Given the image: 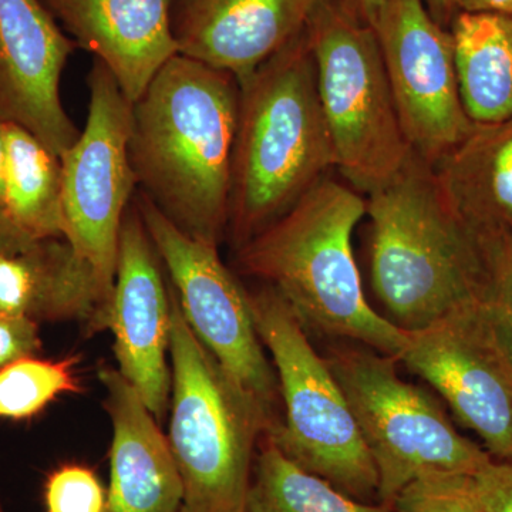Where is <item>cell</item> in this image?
Returning a JSON list of instances; mask_svg holds the SVG:
<instances>
[{
  "instance_id": "obj_1",
  "label": "cell",
  "mask_w": 512,
  "mask_h": 512,
  "mask_svg": "<svg viewBox=\"0 0 512 512\" xmlns=\"http://www.w3.org/2000/svg\"><path fill=\"white\" fill-rule=\"evenodd\" d=\"M238 113L237 79L183 55L133 103L138 191L185 235L215 247L227 237Z\"/></svg>"
},
{
  "instance_id": "obj_2",
  "label": "cell",
  "mask_w": 512,
  "mask_h": 512,
  "mask_svg": "<svg viewBox=\"0 0 512 512\" xmlns=\"http://www.w3.org/2000/svg\"><path fill=\"white\" fill-rule=\"evenodd\" d=\"M366 198L323 178L291 210L235 251L242 275L271 286L306 332L359 343L399 360L409 332L367 301L353 252Z\"/></svg>"
},
{
  "instance_id": "obj_3",
  "label": "cell",
  "mask_w": 512,
  "mask_h": 512,
  "mask_svg": "<svg viewBox=\"0 0 512 512\" xmlns=\"http://www.w3.org/2000/svg\"><path fill=\"white\" fill-rule=\"evenodd\" d=\"M335 168L306 29L239 83L227 235L235 251Z\"/></svg>"
},
{
  "instance_id": "obj_4",
  "label": "cell",
  "mask_w": 512,
  "mask_h": 512,
  "mask_svg": "<svg viewBox=\"0 0 512 512\" xmlns=\"http://www.w3.org/2000/svg\"><path fill=\"white\" fill-rule=\"evenodd\" d=\"M373 292L406 332L478 299L480 252L440 190L434 167L413 153L400 173L367 195Z\"/></svg>"
},
{
  "instance_id": "obj_5",
  "label": "cell",
  "mask_w": 512,
  "mask_h": 512,
  "mask_svg": "<svg viewBox=\"0 0 512 512\" xmlns=\"http://www.w3.org/2000/svg\"><path fill=\"white\" fill-rule=\"evenodd\" d=\"M170 441L181 480V512H245L256 450L274 430L264 410L232 382L194 335L173 285Z\"/></svg>"
},
{
  "instance_id": "obj_6",
  "label": "cell",
  "mask_w": 512,
  "mask_h": 512,
  "mask_svg": "<svg viewBox=\"0 0 512 512\" xmlns=\"http://www.w3.org/2000/svg\"><path fill=\"white\" fill-rule=\"evenodd\" d=\"M248 298L284 407L281 423L268 436L296 466L357 501L375 503V463L325 356L275 289L264 285L248 291Z\"/></svg>"
},
{
  "instance_id": "obj_7",
  "label": "cell",
  "mask_w": 512,
  "mask_h": 512,
  "mask_svg": "<svg viewBox=\"0 0 512 512\" xmlns=\"http://www.w3.org/2000/svg\"><path fill=\"white\" fill-rule=\"evenodd\" d=\"M342 387L370 457L377 503L392 504L407 484L431 471L477 474L493 458L458 433L439 400L397 372L396 357L359 343H335L325 355Z\"/></svg>"
},
{
  "instance_id": "obj_8",
  "label": "cell",
  "mask_w": 512,
  "mask_h": 512,
  "mask_svg": "<svg viewBox=\"0 0 512 512\" xmlns=\"http://www.w3.org/2000/svg\"><path fill=\"white\" fill-rule=\"evenodd\" d=\"M306 36L335 168L367 197L393 180L413 154L375 30L325 0L309 20Z\"/></svg>"
},
{
  "instance_id": "obj_9",
  "label": "cell",
  "mask_w": 512,
  "mask_h": 512,
  "mask_svg": "<svg viewBox=\"0 0 512 512\" xmlns=\"http://www.w3.org/2000/svg\"><path fill=\"white\" fill-rule=\"evenodd\" d=\"M134 201L185 322L232 382L264 410L275 430L282 419L281 394L256 330L248 289L222 262L218 247L185 235L140 191Z\"/></svg>"
},
{
  "instance_id": "obj_10",
  "label": "cell",
  "mask_w": 512,
  "mask_h": 512,
  "mask_svg": "<svg viewBox=\"0 0 512 512\" xmlns=\"http://www.w3.org/2000/svg\"><path fill=\"white\" fill-rule=\"evenodd\" d=\"M89 90L86 124L60 157L64 239L111 303L121 228L137 188L128 151L133 103L96 59Z\"/></svg>"
},
{
  "instance_id": "obj_11",
  "label": "cell",
  "mask_w": 512,
  "mask_h": 512,
  "mask_svg": "<svg viewBox=\"0 0 512 512\" xmlns=\"http://www.w3.org/2000/svg\"><path fill=\"white\" fill-rule=\"evenodd\" d=\"M493 460L512 461V355L478 299L409 332L399 357Z\"/></svg>"
},
{
  "instance_id": "obj_12",
  "label": "cell",
  "mask_w": 512,
  "mask_h": 512,
  "mask_svg": "<svg viewBox=\"0 0 512 512\" xmlns=\"http://www.w3.org/2000/svg\"><path fill=\"white\" fill-rule=\"evenodd\" d=\"M373 30L407 143L436 167L476 126L461 100L450 29L423 0H386Z\"/></svg>"
},
{
  "instance_id": "obj_13",
  "label": "cell",
  "mask_w": 512,
  "mask_h": 512,
  "mask_svg": "<svg viewBox=\"0 0 512 512\" xmlns=\"http://www.w3.org/2000/svg\"><path fill=\"white\" fill-rule=\"evenodd\" d=\"M164 265L136 201L121 228L109 329L119 372L140 394L158 423L170 410L171 299Z\"/></svg>"
},
{
  "instance_id": "obj_14",
  "label": "cell",
  "mask_w": 512,
  "mask_h": 512,
  "mask_svg": "<svg viewBox=\"0 0 512 512\" xmlns=\"http://www.w3.org/2000/svg\"><path fill=\"white\" fill-rule=\"evenodd\" d=\"M76 47L42 0H0V120L25 128L59 157L80 136L60 96Z\"/></svg>"
},
{
  "instance_id": "obj_15",
  "label": "cell",
  "mask_w": 512,
  "mask_h": 512,
  "mask_svg": "<svg viewBox=\"0 0 512 512\" xmlns=\"http://www.w3.org/2000/svg\"><path fill=\"white\" fill-rule=\"evenodd\" d=\"M325 0H173L180 55L231 73L238 84L301 35Z\"/></svg>"
},
{
  "instance_id": "obj_16",
  "label": "cell",
  "mask_w": 512,
  "mask_h": 512,
  "mask_svg": "<svg viewBox=\"0 0 512 512\" xmlns=\"http://www.w3.org/2000/svg\"><path fill=\"white\" fill-rule=\"evenodd\" d=\"M77 47L93 53L131 103L180 55L173 0H42Z\"/></svg>"
},
{
  "instance_id": "obj_17",
  "label": "cell",
  "mask_w": 512,
  "mask_h": 512,
  "mask_svg": "<svg viewBox=\"0 0 512 512\" xmlns=\"http://www.w3.org/2000/svg\"><path fill=\"white\" fill-rule=\"evenodd\" d=\"M113 440L107 512H181L184 485L170 441L133 386L101 367Z\"/></svg>"
},
{
  "instance_id": "obj_18",
  "label": "cell",
  "mask_w": 512,
  "mask_h": 512,
  "mask_svg": "<svg viewBox=\"0 0 512 512\" xmlns=\"http://www.w3.org/2000/svg\"><path fill=\"white\" fill-rule=\"evenodd\" d=\"M0 315L32 322L76 320L109 330L110 299L64 238L35 239L0 252Z\"/></svg>"
},
{
  "instance_id": "obj_19",
  "label": "cell",
  "mask_w": 512,
  "mask_h": 512,
  "mask_svg": "<svg viewBox=\"0 0 512 512\" xmlns=\"http://www.w3.org/2000/svg\"><path fill=\"white\" fill-rule=\"evenodd\" d=\"M434 173L451 210L473 234L512 229V117L476 124Z\"/></svg>"
},
{
  "instance_id": "obj_20",
  "label": "cell",
  "mask_w": 512,
  "mask_h": 512,
  "mask_svg": "<svg viewBox=\"0 0 512 512\" xmlns=\"http://www.w3.org/2000/svg\"><path fill=\"white\" fill-rule=\"evenodd\" d=\"M450 33L470 120L490 124L512 117V16L458 12Z\"/></svg>"
},
{
  "instance_id": "obj_21",
  "label": "cell",
  "mask_w": 512,
  "mask_h": 512,
  "mask_svg": "<svg viewBox=\"0 0 512 512\" xmlns=\"http://www.w3.org/2000/svg\"><path fill=\"white\" fill-rule=\"evenodd\" d=\"M3 217L32 239L64 238L62 160L25 128L5 123Z\"/></svg>"
},
{
  "instance_id": "obj_22",
  "label": "cell",
  "mask_w": 512,
  "mask_h": 512,
  "mask_svg": "<svg viewBox=\"0 0 512 512\" xmlns=\"http://www.w3.org/2000/svg\"><path fill=\"white\" fill-rule=\"evenodd\" d=\"M245 512H393L392 504L362 503L296 466L265 434L256 450Z\"/></svg>"
},
{
  "instance_id": "obj_23",
  "label": "cell",
  "mask_w": 512,
  "mask_h": 512,
  "mask_svg": "<svg viewBox=\"0 0 512 512\" xmlns=\"http://www.w3.org/2000/svg\"><path fill=\"white\" fill-rule=\"evenodd\" d=\"M80 392L74 357H20L0 369V420L35 419L57 397Z\"/></svg>"
},
{
  "instance_id": "obj_24",
  "label": "cell",
  "mask_w": 512,
  "mask_h": 512,
  "mask_svg": "<svg viewBox=\"0 0 512 512\" xmlns=\"http://www.w3.org/2000/svg\"><path fill=\"white\" fill-rule=\"evenodd\" d=\"M480 252L478 301L512 355V229L474 234Z\"/></svg>"
},
{
  "instance_id": "obj_25",
  "label": "cell",
  "mask_w": 512,
  "mask_h": 512,
  "mask_svg": "<svg viewBox=\"0 0 512 512\" xmlns=\"http://www.w3.org/2000/svg\"><path fill=\"white\" fill-rule=\"evenodd\" d=\"M393 512H483L471 474H421L394 498Z\"/></svg>"
},
{
  "instance_id": "obj_26",
  "label": "cell",
  "mask_w": 512,
  "mask_h": 512,
  "mask_svg": "<svg viewBox=\"0 0 512 512\" xmlns=\"http://www.w3.org/2000/svg\"><path fill=\"white\" fill-rule=\"evenodd\" d=\"M46 512H107V494L92 468L63 464L43 487Z\"/></svg>"
},
{
  "instance_id": "obj_27",
  "label": "cell",
  "mask_w": 512,
  "mask_h": 512,
  "mask_svg": "<svg viewBox=\"0 0 512 512\" xmlns=\"http://www.w3.org/2000/svg\"><path fill=\"white\" fill-rule=\"evenodd\" d=\"M474 478L483 512H512V461L491 460Z\"/></svg>"
},
{
  "instance_id": "obj_28",
  "label": "cell",
  "mask_w": 512,
  "mask_h": 512,
  "mask_svg": "<svg viewBox=\"0 0 512 512\" xmlns=\"http://www.w3.org/2000/svg\"><path fill=\"white\" fill-rule=\"evenodd\" d=\"M39 323L0 315V369L20 357L39 355Z\"/></svg>"
},
{
  "instance_id": "obj_29",
  "label": "cell",
  "mask_w": 512,
  "mask_h": 512,
  "mask_svg": "<svg viewBox=\"0 0 512 512\" xmlns=\"http://www.w3.org/2000/svg\"><path fill=\"white\" fill-rule=\"evenodd\" d=\"M350 19L373 28L386 0H333Z\"/></svg>"
},
{
  "instance_id": "obj_30",
  "label": "cell",
  "mask_w": 512,
  "mask_h": 512,
  "mask_svg": "<svg viewBox=\"0 0 512 512\" xmlns=\"http://www.w3.org/2000/svg\"><path fill=\"white\" fill-rule=\"evenodd\" d=\"M458 12H490L512 16V0H457Z\"/></svg>"
},
{
  "instance_id": "obj_31",
  "label": "cell",
  "mask_w": 512,
  "mask_h": 512,
  "mask_svg": "<svg viewBox=\"0 0 512 512\" xmlns=\"http://www.w3.org/2000/svg\"><path fill=\"white\" fill-rule=\"evenodd\" d=\"M30 241H35V239L20 234L18 229L13 227L3 215H0V252L15 251V249L25 247Z\"/></svg>"
},
{
  "instance_id": "obj_32",
  "label": "cell",
  "mask_w": 512,
  "mask_h": 512,
  "mask_svg": "<svg viewBox=\"0 0 512 512\" xmlns=\"http://www.w3.org/2000/svg\"><path fill=\"white\" fill-rule=\"evenodd\" d=\"M423 3L439 25L450 29L451 22L457 15V0H423Z\"/></svg>"
},
{
  "instance_id": "obj_33",
  "label": "cell",
  "mask_w": 512,
  "mask_h": 512,
  "mask_svg": "<svg viewBox=\"0 0 512 512\" xmlns=\"http://www.w3.org/2000/svg\"><path fill=\"white\" fill-rule=\"evenodd\" d=\"M5 175H6V136L5 123L0 120V215H3L5 204Z\"/></svg>"
},
{
  "instance_id": "obj_34",
  "label": "cell",
  "mask_w": 512,
  "mask_h": 512,
  "mask_svg": "<svg viewBox=\"0 0 512 512\" xmlns=\"http://www.w3.org/2000/svg\"><path fill=\"white\" fill-rule=\"evenodd\" d=\"M0 512H5V510H3L2 500H0Z\"/></svg>"
}]
</instances>
